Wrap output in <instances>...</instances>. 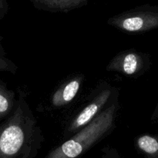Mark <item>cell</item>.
<instances>
[{
	"instance_id": "cell-4",
	"label": "cell",
	"mask_w": 158,
	"mask_h": 158,
	"mask_svg": "<svg viewBox=\"0 0 158 158\" xmlns=\"http://www.w3.org/2000/svg\"><path fill=\"white\" fill-rule=\"evenodd\" d=\"M107 24L123 32L143 33L158 29V6L142 5L110 17Z\"/></svg>"
},
{
	"instance_id": "cell-6",
	"label": "cell",
	"mask_w": 158,
	"mask_h": 158,
	"mask_svg": "<svg viewBox=\"0 0 158 158\" xmlns=\"http://www.w3.org/2000/svg\"><path fill=\"white\" fill-rule=\"evenodd\" d=\"M84 79L83 74L78 73L65 80L51 95V106L61 109L70 104L80 93Z\"/></svg>"
},
{
	"instance_id": "cell-11",
	"label": "cell",
	"mask_w": 158,
	"mask_h": 158,
	"mask_svg": "<svg viewBox=\"0 0 158 158\" xmlns=\"http://www.w3.org/2000/svg\"><path fill=\"white\" fill-rule=\"evenodd\" d=\"M99 158H123L116 148L106 146L101 150V155Z\"/></svg>"
},
{
	"instance_id": "cell-10",
	"label": "cell",
	"mask_w": 158,
	"mask_h": 158,
	"mask_svg": "<svg viewBox=\"0 0 158 158\" xmlns=\"http://www.w3.org/2000/svg\"><path fill=\"white\" fill-rule=\"evenodd\" d=\"M3 37L0 35V72H7L15 75L18 71V66L12 60L7 57L2 46Z\"/></svg>"
},
{
	"instance_id": "cell-3",
	"label": "cell",
	"mask_w": 158,
	"mask_h": 158,
	"mask_svg": "<svg viewBox=\"0 0 158 158\" xmlns=\"http://www.w3.org/2000/svg\"><path fill=\"white\" fill-rule=\"evenodd\" d=\"M118 98V88L106 81L100 82L94 91L92 99L69 123L65 133L66 137L69 138L82 128L87 126Z\"/></svg>"
},
{
	"instance_id": "cell-8",
	"label": "cell",
	"mask_w": 158,
	"mask_h": 158,
	"mask_svg": "<svg viewBox=\"0 0 158 158\" xmlns=\"http://www.w3.org/2000/svg\"><path fill=\"white\" fill-rule=\"evenodd\" d=\"M16 94L8 88L7 84L0 80V122L7 118L15 106Z\"/></svg>"
},
{
	"instance_id": "cell-7",
	"label": "cell",
	"mask_w": 158,
	"mask_h": 158,
	"mask_svg": "<svg viewBox=\"0 0 158 158\" xmlns=\"http://www.w3.org/2000/svg\"><path fill=\"white\" fill-rule=\"evenodd\" d=\"M39 10L49 12L67 13L87 6L89 0H29Z\"/></svg>"
},
{
	"instance_id": "cell-2",
	"label": "cell",
	"mask_w": 158,
	"mask_h": 158,
	"mask_svg": "<svg viewBox=\"0 0 158 158\" xmlns=\"http://www.w3.org/2000/svg\"><path fill=\"white\" fill-rule=\"evenodd\" d=\"M120 110L118 99L91 123L55 147L43 158H80L113 132Z\"/></svg>"
},
{
	"instance_id": "cell-12",
	"label": "cell",
	"mask_w": 158,
	"mask_h": 158,
	"mask_svg": "<svg viewBox=\"0 0 158 158\" xmlns=\"http://www.w3.org/2000/svg\"><path fill=\"white\" fill-rule=\"evenodd\" d=\"M9 3L7 0H0V19H2L9 12Z\"/></svg>"
},
{
	"instance_id": "cell-9",
	"label": "cell",
	"mask_w": 158,
	"mask_h": 158,
	"mask_svg": "<svg viewBox=\"0 0 158 158\" xmlns=\"http://www.w3.org/2000/svg\"><path fill=\"white\" fill-rule=\"evenodd\" d=\"M137 150L144 158H158V134H143L136 140Z\"/></svg>"
},
{
	"instance_id": "cell-1",
	"label": "cell",
	"mask_w": 158,
	"mask_h": 158,
	"mask_svg": "<svg viewBox=\"0 0 158 158\" xmlns=\"http://www.w3.org/2000/svg\"><path fill=\"white\" fill-rule=\"evenodd\" d=\"M26 97L19 89L14 110L0 123V158H36L43 148L44 134Z\"/></svg>"
},
{
	"instance_id": "cell-5",
	"label": "cell",
	"mask_w": 158,
	"mask_h": 158,
	"mask_svg": "<svg viewBox=\"0 0 158 158\" xmlns=\"http://www.w3.org/2000/svg\"><path fill=\"white\" fill-rule=\"evenodd\" d=\"M148 60L145 54L135 49H127L116 54L106 66L107 72L136 78L148 67Z\"/></svg>"
}]
</instances>
